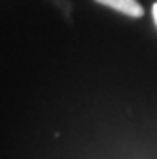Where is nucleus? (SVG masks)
I'll return each instance as SVG.
<instances>
[{
  "label": "nucleus",
  "instance_id": "1",
  "mask_svg": "<svg viewBox=\"0 0 157 159\" xmlns=\"http://www.w3.org/2000/svg\"><path fill=\"white\" fill-rule=\"evenodd\" d=\"M96 2L119 11V13H125L129 17H142L144 15V8L136 0H96Z\"/></svg>",
  "mask_w": 157,
  "mask_h": 159
},
{
  "label": "nucleus",
  "instance_id": "2",
  "mask_svg": "<svg viewBox=\"0 0 157 159\" xmlns=\"http://www.w3.org/2000/svg\"><path fill=\"white\" fill-rule=\"evenodd\" d=\"M151 15H153V21H155V25H157V2L151 6Z\"/></svg>",
  "mask_w": 157,
  "mask_h": 159
}]
</instances>
